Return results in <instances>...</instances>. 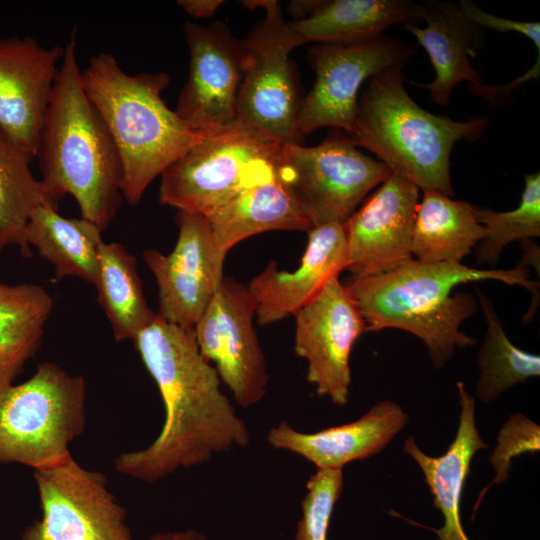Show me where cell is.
<instances>
[{"label":"cell","instance_id":"5","mask_svg":"<svg viewBox=\"0 0 540 540\" xmlns=\"http://www.w3.org/2000/svg\"><path fill=\"white\" fill-rule=\"evenodd\" d=\"M488 123L484 116L454 121L426 111L406 91L402 69H390L370 78L348 136L375 154L391 173L419 189L453 197L451 151L460 140H479Z\"/></svg>","mask_w":540,"mask_h":540},{"label":"cell","instance_id":"25","mask_svg":"<svg viewBox=\"0 0 540 540\" xmlns=\"http://www.w3.org/2000/svg\"><path fill=\"white\" fill-rule=\"evenodd\" d=\"M102 241L97 225L64 217L49 204L33 211L26 230L28 246L53 265L57 280L75 277L94 285Z\"/></svg>","mask_w":540,"mask_h":540},{"label":"cell","instance_id":"1","mask_svg":"<svg viewBox=\"0 0 540 540\" xmlns=\"http://www.w3.org/2000/svg\"><path fill=\"white\" fill-rule=\"evenodd\" d=\"M132 341L158 387L165 420L148 447L115 459L119 473L154 483L249 444L247 424L221 391L219 375L202 356L194 328L167 322L156 313Z\"/></svg>","mask_w":540,"mask_h":540},{"label":"cell","instance_id":"35","mask_svg":"<svg viewBox=\"0 0 540 540\" xmlns=\"http://www.w3.org/2000/svg\"><path fill=\"white\" fill-rule=\"evenodd\" d=\"M150 540H208L206 536L195 529L183 531H165L154 534Z\"/></svg>","mask_w":540,"mask_h":540},{"label":"cell","instance_id":"12","mask_svg":"<svg viewBox=\"0 0 540 540\" xmlns=\"http://www.w3.org/2000/svg\"><path fill=\"white\" fill-rule=\"evenodd\" d=\"M256 302L248 286L224 277L194 326L202 356L242 408L259 403L269 375L255 328Z\"/></svg>","mask_w":540,"mask_h":540},{"label":"cell","instance_id":"8","mask_svg":"<svg viewBox=\"0 0 540 540\" xmlns=\"http://www.w3.org/2000/svg\"><path fill=\"white\" fill-rule=\"evenodd\" d=\"M276 165L313 227L346 223L366 195L391 175L383 162L361 152L338 129L317 146L282 144Z\"/></svg>","mask_w":540,"mask_h":540},{"label":"cell","instance_id":"22","mask_svg":"<svg viewBox=\"0 0 540 540\" xmlns=\"http://www.w3.org/2000/svg\"><path fill=\"white\" fill-rule=\"evenodd\" d=\"M457 388L461 408L459 425L446 452L438 457L429 456L412 437H408L403 445V451L421 469L433 495L434 506L443 515L444 525L434 529L439 540H470L460 520V499L474 455L487 448L476 427L475 398L463 382H458Z\"/></svg>","mask_w":540,"mask_h":540},{"label":"cell","instance_id":"6","mask_svg":"<svg viewBox=\"0 0 540 540\" xmlns=\"http://www.w3.org/2000/svg\"><path fill=\"white\" fill-rule=\"evenodd\" d=\"M86 393L83 376L52 362L23 383L0 386V462L36 470L71 455L85 429Z\"/></svg>","mask_w":540,"mask_h":540},{"label":"cell","instance_id":"27","mask_svg":"<svg viewBox=\"0 0 540 540\" xmlns=\"http://www.w3.org/2000/svg\"><path fill=\"white\" fill-rule=\"evenodd\" d=\"M116 341L133 340L156 316L144 296L137 260L117 242H101L94 283Z\"/></svg>","mask_w":540,"mask_h":540},{"label":"cell","instance_id":"29","mask_svg":"<svg viewBox=\"0 0 540 540\" xmlns=\"http://www.w3.org/2000/svg\"><path fill=\"white\" fill-rule=\"evenodd\" d=\"M476 293L486 323L484 341L477 356L476 396L487 403L510 388L539 377L540 357L515 346L491 300L478 287Z\"/></svg>","mask_w":540,"mask_h":540},{"label":"cell","instance_id":"7","mask_svg":"<svg viewBox=\"0 0 540 540\" xmlns=\"http://www.w3.org/2000/svg\"><path fill=\"white\" fill-rule=\"evenodd\" d=\"M251 9L263 7L265 16L241 43V81L236 123L280 144L299 143L297 121L301 100L289 58L300 46L282 16L277 1H244Z\"/></svg>","mask_w":540,"mask_h":540},{"label":"cell","instance_id":"20","mask_svg":"<svg viewBox=\"0 0 540 540\" xmlns=\"http://www.w3.org/2000/svg\"><path fill=\"white\" fill-rule=\"evenodd\" d=\"M425 27L406 25L418 43L427 52L435 70V79L428 84L414 85L427 89L430 98L438 105H447L455 85L467 82L469 91L491 102L493 85L484 84V75L470 62L479 48L480 29L461 13L458 4H423L422 18Z\"/></svg>","mask_w":540,"mask_h":540},{"label":"cell","instance_id":"13","mask_svg":"<svg viewBox=\"0 0 540 540\" xmlns=\"http://www.w3.org/2000/svg\"><path fill=\"white\" fill-rule=\"evenodd\" d=\"M176 221L179 231L173 250L163 254L148 249L143 259L157 284V314L194 328L224 278L227 254L219 249L205 216L178 211Z\"/></svg>","mask_w":540,"mask_h":540},{"label":"cell","instance_id":"17","mask_svg":"<svg viewBox=\"0 0 540 540\" xmlns=\"http://www.w3.org/2000/svg\"><path fill=\"white\" fill-rule=\"evenodd\" d=\"M63 54L30 36L0 39V127L32 159Z\"/></svg>","mask_w":540,"mask_h":540},{"label":"cell","instance_id":"30","mask_svg":"<svg viewBox=\"0 0 540 540\" xmlns=\"http://www.w3.org/2000/svg\"><path fill=\"white\" fill-rule=\"evenodd\" d=\"M477 217L485 237L476 246L477 263L494 266L503 249L514 241L540 236V173L525 175L518 206L510 211H493L477 206Z\"/></svg>","mask_w":540,"mask_h":540},{"label":"cell","instance_id":"9","mask_svg":"<svg viewBox=\"0 0 540 540\" xmlns=\"http://www.w3.org/2000/svg\"><path fill=\"white\" fill-rule=\"evenodd\" d=\"M281 145L236 123L192 147L161 174L159 201L208 217L270 166Z\"/></svg>","mask_w":540,"mask_h":540},{"label":"cell","instance_id":"2","mask_svg":"<svg viewBox=\"0 0 540 540\" xmlns=\"http://www.w3.org/2000/svg\"><path fill=\"white\" fill-rule=\"evenodd\" d=\"M493 280L519 285L538 296L539 282L530 279L523 262L514 269H476L462 263H425L411 259L375 276L351 279L347 291L368 331L404 330L419 338L435 368L444 367L456 349L475 345L460 330L478 301L468 292L452 293L460 284Z\"/></svg>","mask_w":540,"mask_h":540},{"label":"cell","instance_id":"32","mask_svg":"<svg viewBox=\"0 0 540 540\" xmlns=\"http://www.w3.org/2000/svg\"><path fill=\"white\" fill-rule=\"evenodd\" d=\"M540 449V427L523 413H514L502 425L496 445L489 457L495 476L488 485L504 483L512 460L523 453L535 454Z\"/></svg>","mask_w":540,"mask_h":540},{"label":"cell","instance_id":"18","mask_svg":"<svg viewBox=\"0 0 540 540\" xmlns=\"http://www.w3.org/2000/svg\"><path fill=\"white\" fill-rule=\"evenodd\" d=\"M308 242L299 267L277 268L270 261L247 285L256 302V319L268 325L295 315L324 286L346 270L348 243L345 223H327L308 232Z\"/></svg>","mask_w":540,"mask_h":540},{"label":"cell","instance_id":"24","mask_svg":"<svg viewBox=\"0 0 540 540\" xmlns=\"http://www.w3.org/2000/svg\"><path fill=\"white\" fill-rule=\"evenodd\" d=\"M484 237L477 206L436 190H423L412 240V256L416 260L461 263Z\"/></svg>","mask_w":540,"mask_h":540},{"label":"cell","instance_id":"19","mask_svg":"<svg viewBox=\"0 0 540 540\" xmlns=\"http://www.w3.org/2000/svg\"><path fill=\"white\" fill-rule=\"evenodd\" d=\"M408 421L399 404L383 400L353 422L312 433L281 421L268 431L267 442L275 449L303 457L317 469L342 470L352 461L380 453Z\"/></svg>","mask_w":540,"mask_h":540},{"label":"cell","instance_id":"15","mask_svg":"<svg viewBox=\"0 0 540 540\" xmlns=\"http://www.w3.org/2000/svg\"><path fill=\"white\" fill-rule=\"evenodd\" d=\"M419 188L391 173L345 223L351 279L389 272L413 259Z\"/></svg>","mask_w":540,"mask_h":540},{"label":"cell","instance_id":"23","mask_svg":"<svg viewBox=\"0 0 540 540\" xmlns=\"http://www.w3.org/2000/svg\"><path fill=\"white\" fill-rule=\"evenodd\" d=\"M423 4L409 0L319 1L306 17L289 22L300 46L346 44L370 39L394 25H414Z\"/></svg>","mask_w":540,"mask_h":540},{"label":"cell","instance_id":"14","mask_svg":"<svg viewBox=\"0 0 540 540\" xmlns=\"http://www.w3.org/2000/svg\"><path fill=\"white\" fill-rule=\"evenodd\" d=\"M294 350L307 362V381L316 393L343 406L351 384L350 355L367 325L338 277L295 315Z\"/></svg>","mask_w":540,"mask_h":540},{"label":"cell","instance_id":"33","mask_svg":"<svg viewBox=\"0 0 540 540\" xmlns=\"http://www.w3.org/2000/svg\"><path fill=\"white\" fill-rule=\"evenodd\" d=\"M463 16L480 29L522 34L536 46L540 55V23L502 18L482 10L472 1L462 0L458 4Z\"/></svg>","mask_w":540,"mask_h":540},{"label":"cell","instance_id":"26","mask_svg":"<svg viewBox=\"0 0 540 540\" xmlns=\"http://www.w3.org/2000/svg\"><path fill=\"white\" fill-rule=\"evenodd\" d=\"M53 304L39 284L0 282V386L13 384L39 350Z\"/></svg>","mask_w":540,"mask_h":540},{"label":"cell","instance_id":"10","mask_svg":"<svg viewBox=\"0 0 540 540\" xmlns=\"http://www.w3.org/2000/svg\"><path fill=\"white\" fill-rule=\"evenodd\" d=\"M413 54L408 43L385 34L354 43L314 45L309 62L316 80L300 102V135L325 126L349 135L361 85L386 70L402 69Z\"/></svg>","mask_w":540,"mask_h":540},{"label":"cell","instance_id":"34","mask_svg":"<svg viewBox=\"0 0 540 540\" xmlns=\"http://www.w3.org/2000/svg\"><path fill=\"white\" fill-rule=\"evenodd\" d=\"M178 5L195 18L211 17L223 4L221 0H179Z\"/></svg>","mask_w":540,"mask_h":540},{"label":"cell","instance_id":"11","mask_svg":"<svg viewBox=\"0 0 540 540\" xmlns=\"http://www.w3.org/2000/svg\"><path fill=\"white\" fill-rule=\"evenodd\" d=\"M42 516L23 540H133L126 510L107 487L105 475L69 455L34 470Z\"/></svg>","mask_w":540,"mask_h":540},{"label":"cell","instance_id":"4","mask_svg":"<svg viewBox=\"0 0 540 540\" xmlns=\"http://www.w3.org/2000/svg\"><path fill=\"white\" fill-rule=\"evenodd\" d=\"M169 83L162 72L128 74L105 52L82 72L84 90L118 150L123 199L131 205L188 150L221 132L196 127L171 110L161 95Z\"/></svg>","mask_w":540,"mask_h":540},{"label":"cell","instance_id":"28","mask_svg":"<svg viewBox=\"0 0 540 540\" xmlns=\"http://www.w3.org/2000/svg\"><path fill=\"white\" fill-rule=\"evenodd\" d=\"M31 160L0 127V252L16 247L26 258L32 256L26 242L30 216L37 207L51 205L32 173Z\"/></svg>","mask_w":540,"mask_h":540},{"label":"cell","instance_id":"16","mask_svg":"<svg viewBox=\"0 0 540 540\" xmlns=\"http://www.w3.org/2000/svg\"><path fill=\"white\" fill-rule=\"evenodd\" d=\"M184 34L190 52L189 73L174 111L202 129L222 131L234 126L241 43L219 22L208 26L187 22Z\"/></svg>","mask_w":540,"mask_h":540},{"label":"cell","instance_id":"21","mask_svg":"<svg viewBox=\"0 0 540 540\" xmlns=\"http://www.w3.org/2000/svg\"><path fill=\"white\" fill-rule=\"evenodd\" d=\"M276 160L247 182L208 217L219 249L231 248L253 235L273 230L308 232L313 228L282 182Z\"/></svg>","mask_w":540,"mask_h":540},{"label":"cell","instance_id":"3","mask_svg":"<svg viewBox=\"0 0 540 540\" xmlns=\"http://www.w3.org/2000/svg\"><path fill=\"white\" fill-rule=\"evenodd\" d=\"M36 157L50 204L57 208L70 195L82 218L106 230L124 200L123 170L109 130L84 90L75 33L64 45Z\"/></svg>","mask_w":540,"mask_h":540},{"label":"cell","instance_id":"31","mask_svg":"<svg viewBox=\"0 0 540 540\" xmlns=\"http://www.w3.org/2000/svg\"><path fill=\"white\" fill-rule=\"evenodd\" d=\"M343 488L342 470L317 469L310 476L295 540H327L331 515Z\"/></svg>","mask_w":540,"mask_h":540}]
</instances>
